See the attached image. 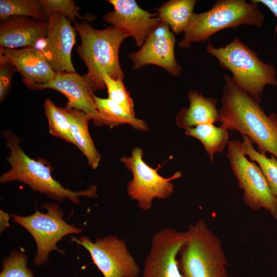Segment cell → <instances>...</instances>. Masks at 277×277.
Listing matches in <instances>:
<instances>
[{
  "mask_svg": "<svg viewBox=\"0 0 277 277\" xmlns=\"http://www.w3.org/2000/svg\"><path fill=\"white\" fill-rule=\"evenodd\" d=\"M223 77L219 122L228 130L246 135L261 153H270L277 159V115H267L260 102L241 89L231 77L224 74Z\"/></svg>",
  "mask_w": 277,
  "mask_h": 277,
  "instance_id": "6da1fadb",
  "label": "cell"
},
{
  "mask_svg": "<svg viewBox=\"0 0 277 277\" xmlns=\"http://www.w3.org/2000/svg\"><path fill=\"white\" fill-rule=\"evenodd\" d=\"M74 29L81 43L76 51L88 68L84 78L94 92L106 87L103 75L114 80H122L124 74L118 59L120 46L128 37L113 26L95 29L88 23L74 22Z\"/></svg>",
  "mask_w": 277,
  "mask_h": 277,
  "instance_id": "7a4b0ae2",
  "label": "cell"
},
{
  "mask_svg": "<svg viewBox=\"0 0 277 277\" xmlns=\"http://www.w3.org/2000/svg\"><path fill=\"white\" fill-rule=\"evenodd\" d=\"M2 135L10 151L6 160L11 168L2 174L1 183L17 181L54 200L62 201L67 198L75 204L80 203L81 196H97L94 185L80 191L65 188L53 178L50 168L43 161L32 159L24 152L20 147L19 138L11 129L4 131Z\"/></svg>",
  "mask_w": 277,
  "mask_h": 277,
  "instance_id": "3957f363",
  "label": "cell"
},
{
  "mask_svg": "<svg viewBox=\"0 0 277 277\" xmlns=\"http://www.w3.org/2000/svg\"><path fill=\"white\" fill-rule=\"evenodd\" d=\"M254 0H219L209 10L193 13L185 29L180 47L190 48L191 44L204 42L215 33L244 25L261 27L265 17Z\"/></svg>",
  "mask_w": 277,
  "mask_h": 277,
  "instance_id": "277c9868",
  "label": "cell"
},
{
  "mask_svg": "<svg viewBox=\"0 0 277 277\" xmlns=\"http://www.w3.org/2000/svg\"><path fill=\"white\" fill-rule=\"evenodd\" d=\"M206 49L221 67L231 71L235 83L254 100L261 101L266 85H277L273 65L263 62L257 53L239 37L219 48H215L209 41Z\"/></svg>",
  "mask_w": 277,
  "mask_h": 277,
  "instance_id": "5b68a950",
  "label": "cell"
},
{
  "mask_svg": "<svg viewBox=\"0 0 277 277\" xmlns=\"http://www.w3.org/2000/svg\"><path fill=\"white\" fill-rule=\"evenodd\" d=\"M185 234L178 255L182 277H229L222 242L205 221L190 225Z\"/></svg>",
  "mask_w": 277,
  "mask_h": 277,
  "instance_id": "8992f818",
  "label": "cell"
},
{
  "mask_svg": "<svg viewBox=\"0 0 277 277\" xmlns=\"http://www.w3.org/2000/svg\"><path fill=\"white\" fill-rule=\"evenodd\" d=\"M227 156L239 187L244 191V203L253 211L263 209L277 219V199L271 192L260 167L246 157L242 143L229 140Z\"/></svg>",
  "mask_w": 277,
  "mask_h": 277,
  "instance_id": "52a82bcc",
  "label": "cell"
},
{
  "mask_svg": "<svg viewBox=\"0 0 277 277\" xmlns=\"http://www.w3.org/2000/svg\"><path fill=\"white\" fill-rule=\"evenodd\" d=\"M42 206L46 209V213L36 210L28 216L11 215L13 221L25 228L34 239L37 252L33 263L38 266L47 261L49 253L53 250L64 254V251L56 247L64 236L82 231L81 228L69 224L63 219L64 212L57 204L48 203Z\"/></svg>",
  "mask_w": 277,
  "mask_h": 277,
  "instance_id": "ba28073f",
  "label": "cell"
},
{
  "mask_svg": "<svg viewBox=\"0 0 277 277\" xmlns=\"http://www.w3.org/2000/svg\"><path fill=\"white\" fill-rule=\"evenodd\" d=\"M143 155V150L135 147L130 156H123L121 161L132 173L133 178L127 185L128 195L137 202L141 209L148 210L154 199H165L171 195L174 190L171 181L180 178L182 173L177 171L171 177H164L158 174V168H152L146 164Z\"/></svg>",
  "mask_w": 277,
  "mask_h": 277,
  "instance_id": "9c48e42d",
  "label": "cell"
},
{
  "mask_svg": "<svg viewBox=\"0 0 277 277\" xmlns=\"http://www.w3.org/2000/svg\"><path fill=\"white\" fill-rule=\"evenodd\" d=\"M71 240L89 251L104 277H138L140 267L125 242L116 235L98 238L94 242L86 236L72 237Z\"/></svg>",
  "mask_w": 277,
  "mask_h": 277,
  "instance_id": "30bf717a",
  "label": "cell"
},
{
  "mask_svg": "<svg viewBox=\"0 0 277 277\" xmlns=\"http://www.w3.org/2000/svg\"><path fill=\"white\" fill-rule=\"evenodd\" d=\"M185 239V232L173 228L155 232L145 259L143 277H182L178 255Z\"/></svg>",
  "mask_w": 277,
  "mask_h": 277,
  "instance_id": "8fae6325",
  "label": "cell"
},
{
  "mask_svg": "<svg viewBox=\"0 0 277 277\" xmlns=\"http://www.w3.org/2000/svg\"><path fill=\"white\" fill-rule=\"evenodd\" d=\"M175 41L169 25L161 22L149 33L140 49L129 55L133 68L138 70L147 65H154L173 76H180L182 68L175 57Z\"/></svg>",
  "mask_w": 277,
  "mask_h": 277,
  "instance_id": "7c38bea8",
  "label": "cell"
},
{
  "mask_svg": "<svg viewBox=\"0 0 277 277\" xmlns=\"http://www.w3.org/2000/svg\"><path fill=\"white\" fill-rule=\"evenodd\" d=\"M47 14L48 33L42 54L56 73L75 72L71 58L76 42L75 30L64 14L57 12Z\"/></svg>",
  "mask_w": 277,
  "mask_h": 277,
  "instance_id": "4fadbf2b",
  "label": "cell"
},
{
  "mask_svg": "<svg viewBox=\"0 0 277 277\" xmlns=\"http://www.w3.org/2000/svg\"><path fill=\"white\" fill-rule=\"evenodd\" d=\"M114 10L103 16L104 21L110 24L127 37L134 38L136 45L141 47L149 33L161 23L157 14L141 9L134 0H109Z\"/></svg>",
  "mask_w": 277,
  "mask_h": 277,
  "instance_id": "5bb4252c",
  "label": "cell"
},
{
  "mask_svg": "<svg viewBox=\"0 0 277 277\" xmlns=\"http://www.w3.org/2000/svg\"><path fill=\"white\" fill-rule=\"evenodd\" d=\"M0 62L13 65L23 83L31 90H41L54 78V71L46 57L33 48L19 49L0 48Z\"/></svg>",
  "mask_w": 277,
  "mask_h": 277,
  "instance_id": "9a60e30c",
  "label": "cell"
},
{
  "mask_svg": "<svg viewBox=\"0 0 277 277\" xmlns=\"http://www.w3.org/2000/svg\"><path fill=\"white\" fill-rule=\"evenodd\" d=\"M57 90L67 99L66 107L80 110L88 115L97 126L104 125L93 99L94 92L84 76L75 72L56 73L54 78L41 90Z\"/></svg>",
  "mask_w": 277,
  "mask_h": 277,
  "instance_id": "2e32d148",
  "label": "cell"
},
{
  "mask_svg": "<svg viewBox=\"0 0 277 277\" xmlns=\"http://www.w3.org/2000/svg\"><path fill=\"white\" fill-rule=\"evenodd\" d=\"M48 29V21L11 17L1 23V47L12 49L33 48L38 50L45 42Z\"/></svg>",
  "mask_w": 277,
  "mask_h": 277,
  "instance_id": "e0dca14e",
  "label": "cell"
},
{
  "mask_svg": "<svg viewBox=\"0 0 277 277\" xmlns=\"http://www.w3.org/2000/svg\"><path fill=\"white\" fill-rule=\"evenodd\" d=\"M188 108H182L175 117L176 125L184 130L198 125L219 122L220 114L216 108L217 100L205 97L197 91L187 93Z\"/></svg>",
  "mask_w": 277,
  "mask_h": 277,
  "instance_id": "ac0fdd59",
  "label": "cell"
},
{
  "mask_svg": "<svg viewBox=\"0 0 277 277\" xmlns=\"http://www.w3.org/2000/svg\"><path fill=\"white\" fill-rule=\"evenodd\" d=\"M68 117L71 135L77 146L85 155L88 165L95 169L98 166L101 155L96 149L88 129L90 117L84 112L74 108H64Z\"/></svg>",
  "mask_w": 277,
  "mask_h": 277,
  "instance_id": "d6986e66",
  "label": "cell"
},
{
  "mask_svg": "<svg viewBox=\"0 0 277 277\" xmlns=\"http://www.w3.org/2000/svg\"><path fill=\"white\" fill-rule=\"evenodd\" d=\"M195 0H170L156 9L161 22L168 24L172 32L178 34L184 32L193 13Z\"/></svg>",
  "mask_w": 277,
  "mask_h": 277,
  "instance_id": "ffe728a7",
  "label": "cell"
},
{
  "mask_svg": "<svg viewBox=\"0 0 277 277\" xmlns=\"http://www.w3.org/2000/svg\"><path fill=\"white\" fill-rule=\"evenodd\" d=\"M185 133L201 142L212 164L214 154L222 152L229 141L228 130L222 125L219 127L213 124L200 125L187 128Z\"/></svg>",
  "mask_w": 277,
  "mask_h": 277,
  "instance_id": "44dd1931",
  "label": "cell"
},
{
  "mask_svg": "<svg viewBox=\"0 0 277 277\" xmlns=\"http://www.w3.org/2000/svg\"><path fill=\"white\" fill-rule=\"evenodd\" d=\"M93 99L104 125L112 128L121 124H129L136 130H148L144 121L131 115L108 98H100L94 95Z\"/></svg>",
  "mask_w": 277,
  "mask_h": 277,
  "instance_id": "7402d4cb",
  "label": "cell"
},
{
  "mask_svg": "<svg viewBox=\"0 0 277 277\" xmlns=\"http://www.w3.org/2000/svg\"><path fill=\"white\" fill-rule=\"evenodd\" d=\"M14 16H29L39 21H48L41 0H1V20Z\"/></svg>",
  "mask_w": 277,
  "mask_h": 277,
  "instance_id": "603a6c76",
  "label": "cell"
},
{
  "mask_svg": "<svg viewBox=\"0 0 277 277\" xmlns=\"http://www.w3.org/2000/svg\"><path fill=\"white\" fill-rule=\"evenodd\" d=\"M242 136L243 141L242 145L244 154L249 157L251 161L258 164L271 192L277 199V159L273 155L268 157L254 149L251 141L246 135Z\"/></svg>",
  "mask_w": 277,
  "mask_h": 277,
  "instance_id": "cb8c5ba5",
  "label": "cell"
},
{
  "mask_svg": "<svg viewBox=\"0 0 277 277\" xmlns=\"http://www.w3.org/2000/svg\"><path fill=\"white\" fill-rule=\"evenodd\" d=\"M44 107L48 121L50 133L76 146L71 133L69 119L64 108L57 107L48 98L45 100Z\"/></svg>",
  "mask_w": 277,
  "mask_h": 277,
  "instance_id": "d4e9b609",
  "label": "cell"
},
{
  "mask_svg": "<svg viewBox=\"0 0 277 277\" xmlns=\"http://www.w3.org/2000/svg\"><path fill=\"white\" fill-rule=\"evenodd\" d=\"M103 78L107 89L108 98L135 116L134 104L122 80H114L105 73Z\"/></svg>",
  "mask_w": 277,
  "mask_h": 277,
  "instance_id": "484cf974",
  "label": "cell"
},
{
  "mask_svg": "<svg viewBox=\"0 0 277 277\" xmlns=\"http://www.w3.org/2000/svg\"><path fill=\"white\" fill-rule=\"evenodd\" d=\"M28 258L26 254L16 250L11 252L3 261V269L0 277H34L27 267Z\"/></svg>",
  "mask_w": 277,
  "mask_h": 277,
  "instance_id": "4316f807",
  "label": "cell"
},
{
  "mask_svg": "<svg viewBox=\"0 0 277 277\" xmlns=\"http://www.w3.org/2000/svg\"><path fill=\"white\" fill-rule=\"evenodd\" d=\"M42 6L46 11L57 12L65 15L69 20L75 22L78 19H87L90 21L92 17H85L81 16L74 2L71 0H41Z\"/></svg>",
  "mask_w": 277,
  "mask_h": 277,
  "instance_id": "83f0119b",
  "label": "cell"
},
{
  "mask_svg": "<svg viewBox=\"0 0 277 277\" xmlns=\"http://www.w3.org/2000/svg\"><path fill=\"white\" fill-rule=\"evenodd\" d=\"M0 63V100L2 101L10 86L13 71L10 68L11 64L4 62Z\"/></svg>",
  "mask_w": 277,
  "mask_h": 277,
  "instance_id": "f1b7e54d",
  "label": "cell"
},
{
  "mask_svg": "<svg viewBox=\"0 0 277 277\" xmlns=\"http://www.w3.org/2000/svg\"><path fill=\"white\" fill-rule=\"evenodd\" d=\"M258 3H262L266 6L274 14L277 18V0H254ZM277 33V26L274 28L275 37Z\"/></svg>",
  "mask_w": 277,
  "mask_h": 277,
  "instance_id": "f546056e",
  "label": "cell"
},
{
  "mask_svg": "<svg viewBox=\"0 0 277 277\" xmlns=\"http://www.w3.org/2000/svg\"><path fill=\"white\" fill-rule=\"evenodd\" d=\"M1 231H3L9 226L10 216L8 213L1 210Z\"/></svg>",
  "mask_w": 277,
  "mask_h": 277,
  "instance_id": "4dcf8cb0",
  "label": "cell"
}]
</instances>
